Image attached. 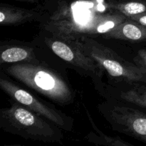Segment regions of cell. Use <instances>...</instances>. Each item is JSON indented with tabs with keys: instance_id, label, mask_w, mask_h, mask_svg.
<instances>
[{
	"instance_id": "277c9868",
	"label": "cell",
	"mask_w": 146,
	"mask_h": 146,
	"mask_svg": "<svg viewBox=\"0 0 146 146\" xmlns=\"http://www.w3.org/2000/svg\"><path fill=\"white\" fill-rule=\"evenodd\" d=\"M83 53L101 66L111 77L125 83L146 85V74L134 62L123 59L115 51L88 36L71 40Z\"/></svg>"
},
{
	"instance_id": "9a60e30c",
	"label": "cell",
	"mask_w": 146,
	"mask_h": 146,
	"mask_svg": "<svg viewBox=\"0 0 146 146\" xmlns=\"http://www.w3.org/2000/svg\"><path fill=\"white\" fill-rule=\"evenodd\" d=\"M129 19L132 20V21H135V22L138 23V24H141V25L145 26L146 27V11L141 14H137V15L133 16V17H128Z\"/></svg>"
},
{
	"instance_id": "52a82bcc",
	"label": "cell",
	"mask_w": 146,
	"mask_h": 146,
	"mask_svg": "<svg viewBox=\"0 0 146 146\" xmlns=\"http://www.w3.org/2000/svg\"><path fill=\"white\" fill-rule=\"evenodd\" d=\"M0 87L14 102L46 118L64 131L71 132L73 131L74 125V118L67 115L51 104L38 99L29 91L20 87L14 81L7 78L3 71H1L0 76Z\"/></svg>"
},
{
	"instance_id": "6da1fadb",
	"label": "cell",
	"mask_w": 146,
	"mask_h": 146,
	"mask_svg": "<svg viewBox=\"0 0 146 146\" xmlns=\"http://www.w3.org/2000/svg\"><path fill=\"white\" fill-rule=\"evenodd\" d=\"M40 17L41 27L57 36L74 40L81 36L104 35L128 19L118 11L94 15L88 19L80 21L75 19L71 9L67 3L61 1L52 12Z\"/></svg>"
},
{
	"instance_id": "ba28073f",
	"label": "cell",
	"mask_w": 146,
	"mask_h": 146,
	"mask_svg": "<svg viewBox=\"0 0 146 146\" xmlns=\"http://www.w3.org/2000/svg\"><path fill=\"white\" fill-rule=\"evenodd\" d=\"M33 63L41 64L34 48L19 44L1 43L0 46V64Z\"/></svg>"
},
{
	"instance_id": "8fae6325",
	"label": "cell",
	"mask_w": 146,
	"mask_h": 146,
	"mask_svg": "<svg viewBox=\"0 0 146 146\" xmlns=\"http://www.w3.org/2000/svg\"><path fill=\"white\" fill-rule=\"evenodd\" d=\"M41 16L40 9H26L5 4L0 5V24L1 27L31 22L38 20Z\"/></svg>"
},
{
	"instance_id": "3957f363",
	"label": "cell",
	"mask_w": 146,
	"mask_h": 146,
	"mask_svg": "<svg viewBox=\"0 0 146 146\" xmlns=\"http://www.w3.org/2000/svg\"><path fill=\"white\" fill-rule=\"evenodd\" d=\"M0 128L27 140L61 143L64 130L46 118L11 100V106L0 110Z\"/></svg>"
},
{
	"instance_id": "5bb4252c",
	"label": "cell",
	"mask_w": 146,
	"mask_h": 146,
	"mask_svg": "<svg viewBox=\"0 0 146 146\" xmlns=\"http://www.w3.org/2000/svg\"><path fill=\"white\" fill-rule=\"evenodd\" d=\"M133 62L138 67L143 70L146 74V49L141 48L137 51L135 57L133 58Z\"/></svg>"
},
{
	"instance_id": "7c38bea8",
	"label": "cell",
	"mask_w": 146,
	"mask_h": 146,
	"mask_svg": "<svg viewBox=\"0 0 146 146\" xmlns=\"http://www.w3.org/2000/svg\"><path fill=\"white\" fill-rule=\"evenodd\" d=\"M86 114L93 128V131H90L85 136V139L90 143L96 146H135L120 138L119 136H111L102 132L96 125L90 115L89 111L87 110Z\"/></svg>"
},
{
	"instance_id": "7a4b0ae2",
	"label": "cell",
	"mask_w": 146,
	"mask_h": 146,
	"mask_svg": "<svg viewBox=\"0 0 146 146\" xmlns=\"http://www.w3.org/2000/svg\"><path fill=\"white\" fill-rule=\"evenodd\" d=\"M6 75L61 106L75 101V91L59 74L41 64L19 63L2 67Z\"/></svg>"
},
{
	"instance_id": "9c48e42d",
	"label": "cell",
	"mask_w": 146,
	"mask_h": 146,
	"mask_svg": "<svg viewBox=\"0 0 146 146\" xmlns=\"http://www.w3.org/2000/svg\"><path fill=\"white\" fill-rule=\"evenodd\" d=\"M125 88H113L106 86L104 96L111 95L114 100L131 104L141 108H146V87L142 83H127Z\"/></svg>"
},
{
	"instance_id": "e0dca14e",
	"label": "cell",
	"mask_w": 146,
	"mask_h": 146,
	"mask_svg": "<svg viewBox=\"0 0 146 146\" xmlns=\"http://www.w3.org/2000/svg\"><path fill=\"white\" fill-rule=\"evenodd\" d=\"M18 1H29V2H35V1H38V0H18Z\"/></svg>"
},
{
	"instance_id": "5b68a950",
	"label": "cell",
	"mask_w": 146,
	"mask_h": 146,
	"mask_svg": "<svg viewBox=\"0 0 146 146\" xmlns=\"http://www.w3.org/2000/svg\"><path fill=\"white\" fill-rule=\"evenodd\" d=\"M113 131L146 144V114L117 100L108 99L98 106Z\"/></svg>"
},
{
	"instance_id": "2e32d148",
	"label": "cell",
	"mask_w": 146,
	"mask_h": 146,
	"mask_svg": "<svg viewBox=\"0 0 146 146\" xmlns=\"http://www.w3.org/2000/svg\"><path fill=\"white\" fill-rule=\"evenodd\" d=\"M3 146H31V145H20V144H11V145H4ZM58 146H65V145H58Z\"/></svg>"
},
{
	"instance_id": "4fadbf2b",
	"label": "cell",
	"mask_w": 146,
	"mask_h": 146,
	"mask_svg": "<svg viewBox=\"0 0 146 146\" xmlns=\"http://www.w3.org/2000/svg\"><path fill=\"white\" fill-rule=\"evenodd\" d=\"M106 6L111 11H118L127 17L146 11V2L142 1H115L108 0Z\"/></svg>"
},
{
	"instance_id": "8992f818",
	"label": "cell",
	"mask_w": 146,
	"mask_h": 146,
	"mask_svg": "<svg viewBox=\"0 0 146 146\" xmlns=\"http://www.w3.org/2000/svg\"><path fill=\"white\" fill-rule=\"evenodd\" d=\"M49 34L44 38L48 48L61 60L79 70L80 73L90 77L96 89L104 96L106 85L103 81L104 68L77 48L71 40Z\"/></svg>"
},
{
	"instance_id": "30bf717a",
	"label": "cell",
	"mask_w": 146,
	"mask_h": 146,
	"mask_svg": "<svg viewBox=\"0 0 146 146\" xmlns=\"http://www.w3.org/2000/svg\"><path fill=\"white\" fill-rule=\"evenodd\" d=\"M105 38L146 42V27L127 19L102 36Z\"/></svg>"
}]
</instances>
